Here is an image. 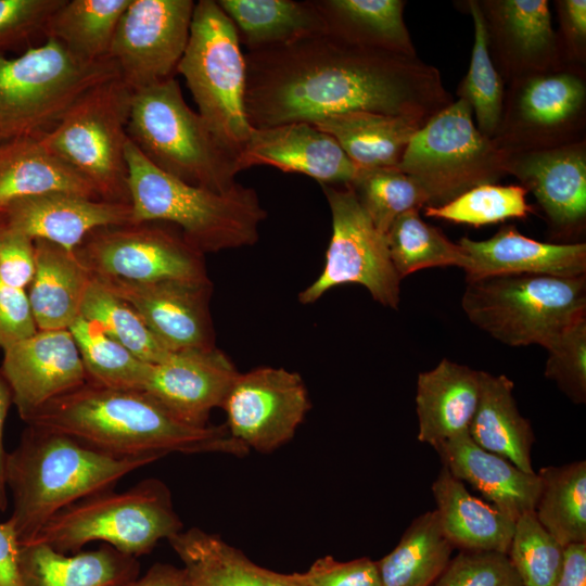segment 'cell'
Returning <instances> with one entry per match:
<instances>
[{
	"mask_svg": "<svg viewBox=\"0 0 586 586\" xmlns=\"http://www.w3.org/2000/svg\"><path fill=\"white\" fill-rule=\"evenodd\" d=\"M244 107L252 128L369 111L425 124L454 100L437 68L327 33L250 51Z\"/></svg>",
	"mask_w": 586,
	"mask_h": 586,
	"instance_id": "6da1fadb",
	"label": "cell"
},
{
	"mask_svg": "<svg viewBox=\"0 0 586 586\" xmlns=\"http://www.w3.org/2000/svg\"><path fill=\"white\" fill-rule=\"evenodd\" d=\"M26 423L66 434L116 457L163 458L170 453L242 457L249 453L226 424L191 425L144 391L89 381L47 403Z\"/></svg>",
	"mask_w": 586,
	"mask_h": 586,
	"instance_id": "7a4b0ae2",
	"label": "cell"
},
{
	"mask_svg": "<svg viewBox=\"0 0 586 586\" xmlns=\"http://www.w3.org/2000/svg\"><path fill=\"white\" fill-rule=\"evenodd\" d=\"M158 456L116 457L52 430L27 424L7 453L4 480L20 544L29 542L62 509L115 484Z\"/></svg>",
	"mask_w": 586,
	"mask_h": 586,
	"instance_id": "3957f363",
	"label": "cell"
},
{
	"mask_svg": "<svg viewBox=\"0 0 586 586\" xmlns=\"http://www.w3.org/2000/svg\"><path fill=\"white\" fill-rule=\"evenodd\" d=\"M125 156L132 224H175L203 255L257 242L267 212L253 188L216 193L190 186L153 166L129 139Z\"/></svg>",
	"mask_w": 586,
	"mask_h": 586,
	"instance_id": "277c9868",
	"label": "cell"
},
{
	"mask_svg": "<svg viewBox=\"0 0 586 586\" xmlns=\"http://www.w3.org/2000/svg\"><path fill=\"white\" fill-rule=\"evenodd\" d=\"M127 136L156 168L216 193L232 190L239 155L186 103L174 78L133 90Z\"/></svg>",
	"mask_w": 586,
	"mask_h": 586,
	"instance_id": "5b68a950",
	"label": "cell"
},
{
	"mask_svg": "<svg viewBox=\"0 0 586 586\" xmlns=\"http://www.w3.org/2000/svg\"><path fill=\"white\" fill-rule=\"evenodd\" d=\"M468 319L509 346L545 349L586 318V276H500L467 280Z\"/></svg>",
	"mask_w": 586,
	"mask_h": 586,
	"instance_id": "8992f818",
	"label": "cell"
},
{
	"mask_svg": "<svg viewBox=\"0 0 586 586\" xmlns=\"http://www.w3.org/2000/svg\"><path fill=\"white\" fill-rule=\"evenodd\" d=\"M182 530L169 488L160 479L148 477L123 492L105 491L67 506L27 543L74 553L88 543L104 542L136 558Z\"/></svg>",
	"mask_w": 586,
	"mask_h": 586,
	"instance_id": "52a82bcc",
	"label": "cell"
},
{
	"mask_svg": "<svg viewBox=\"0 0 586 586\" xmlns=\"http://www.w3.org/2000/svg\"><path fill=\"white\" fill-rule=\"evenodd\" d=\"M117 76L110 58L84 62L49 38L20 56L0 54V142L39 137L87 90Z\"/></svg>",
	"mask_w": 586,
	"mask_h": 586,
	"instance_id": "ba28073f",
	"label": "cell"
},
{
	"mask_svg": "<svg viewBox=\"0 0 586 586\" xmlns=\"http://www.w3.org/2000/svg\"><path fill=\"white\" fill-rule=\"evenodd\" d=\"M132 93L119 76L100 82L38 137L103 201L130 204L125 153Z\"/></svg>",
	"mask_w": 586,
	"mask_h": 586,
	"instance_id": "9c48e42d",
	"label": "cell"
},
{
	"mask_svg": "<svg viewBox=\"0 0 586 586\" xmlns=\"http://www.w3.org/2000/svg\"><path fill=\"white\" fill-rule=\"evenodd\" d=\"M177 73L212 132L238 155L252 131L244 107L245 59L234 24L215 0L195 3Z\"/></svg>",
	"mask_w": 586,
	"mask_h": 586,
	"instance_id": "30bf717a",
	"label": "cell"
},
{
	"mask_svg": "<svg viewBox=\"0 0 586 586\" xmlns=\"http://www.w3.org/2000/svg\"><path fill=\"white\" fill-rule=\"evenodd\" d=\"M472 114L467 101H453L416 131L397 165L426 192L428 206L506 175V153L477 130Z\"/></svg>",
	"mask_w": 586,
	"mask_h": 586,
	"instance_id": "8fae6325",
	"label": "cell"
},
{
	"mask_svg": "<svg viewBox=\"0 0 586 586\" xmlns=\"http://www.w3.org/2000/svg\"><path fill=\"white\" fill-rule=\"evenodd\" d=\"M508 84L501 122L493 138L506 154L584 140L586 81L582 67L565 66Z\"/></svg>",
	"mask_w": 586,
	"mask_h": 586,
	"instance_id": "7c38bea8",
	"label": "cell"
},
{
	"mask_svg": "<svg viewBox=\"0 0 586 586\" xmlns=\"http://www.w3.org/2000/svg\"><path fill=\"white\" fill-rule=\"evenodd\" d=\"M332 216V234L320 276L300 293L302 304H311L330 289L360 284L374 301L397 309L400 277L390 257L385 234L361 207L349 186L321 184Z\"/></svg>",
	"mask_w": 586,
	"mask_h": 586,
	"instance_id": "4fadbf2b",
	"label": "cell"
},
{
	"mask_svg": "<svg viewBox=\"0 0 586 586\" xmlns=\"http://www.w3.org/2000/svg\"><path fill=\"white\" fill-rule=\"evenodd\" d=\"M73 253L92 277L136 283L209 281L202 253L181 233L150 222L98 228Z\"/></svg>",
	"mask_w": 586,
	"mask_h": 586,
	"instance_id": "5bb4252c",
	"label": "cell"
},
{
	"mask_svg": "<svg viewBox=\"0 0 586 586\" xmlns=\"http://www.w3.org/2000/svg\"><path fill=\"white\" fill-rule=\"evenodd\" d=\"M194 7L192 0H130L109 58L132 90L174 78L189 41Z\"/></svg>",
	"mask_w": 586,
	"mask_h": 586,
	"instance_id": "9a60e30c",
	"label": "cell"
},
{
	"mask_svg": "<svg viewBox=\"0 0 586 586\" xmlns=\"http://www.w3.org/2000/svg\"><path fill=\"white\" fill-rule=\"evenodd\" d=\"M221 408L231 436L249 450L271 453L294 436L310 402L298 373L260 367L238 373Z\"/></svg>",
	"mask_w": 586,
	"mask_h": 586,
	"instance_id": "2e32d148",
	"label": "cell"
},
{
	"mask_svg": "<svg viewBox=\"0 0 586 586\" xmlns=\"http://www.w3.org/2000/svg\"><path fill=\"white\" fill-rule=\"evenodd\" d=\"M479 4L489 54L501 78L509 82L570 66L552 29L548 1L487 0Z\"/></svg>",
	"mask_w": 586,
	"mask_h": 586,
	"instance_id": "e0dca14e",
	"label": "cell"
},
{
	"mask_svg": "<svg viewBox=\"0 0 586 586\" xmlns=\"http://www.w3.org/2000/svg\"><path fill=\"white\" fill-rule=\"evenodd\" d=\"M98 279L128 303L170 352L215 347L208 310L211 281L162 280L136 283Z\"/></svg>",
	"mask_w": 586,
	"mask_h": 586,
	"instance_id": "ac0fdd59",
	"label": "cell"
},
{
	"mask_svg": "<svg viewBox=\"0 0 586 586\" xmlns=\"http://www.w3.org/2000/svg\"><path fill=\"white\" fill-rule=\"evenodd\" d=\"M3 352L0 371L25 422L50 400L88 381L78 347L66 329L38 330Z\"/></svg>",
	"mask_w": 586,
	"mask_h": 586,
	"instance_id": "d6986e66",
	"label": "cell"
},
{
	"mask_svg": "<svg viewBox=\"0 0 586 586\" xmlns=\"http://www.w3.org/2000/svg\"><path fill=\"white\" fill-rule=\"evenodd\" d=\"M506 175L531 191L560 235L579 233L586 220L585 140L506 154Z\"/></svg>",
	"mask_w": 586,
	"mask_h": 586,
	"instance_id": "ffe728a7",
	"label": "cell"
},
{
	"mask_svg": "<svg viewBox=\"0 0 586 586\" xmlns=\"http://www.w3.org/2000/svg\"><path fill=\"white\" fill-rule=\"evenodd\" d=\"M238 373L216 347L173 352L151 365L143 391L183 422L206 426L212 409L221 407Z\"/></svg>",
	"mask_w": 586,
	"mask_h": 586,
	"instance_id": "44dd1931",
	"label": "cell"
},
{
	"mask_svg": "<svg viewBox=\"0 0 586 586\" xmlns=\"http://www.w3.org/2000/svg\"><path fill=\"white\" fill-rule=\"evenodd\" d=\"M257 165L303 174L329 186H348L359 171L336 140L310 123L253 128L239 154V168Z\"/></svg>",
	"mask_w": 586,
	"mask_h": 586,
	"instance_id": "7402d4cb",
	"label": "cell"
},
{
	"mask_svg": "<svg viewBox=\"0 0 586 586\" xmlns=\"http://www.w3.org/2000/svg\"><path fill=\"white\" fill-rule=\"evenodd\" d=\"M5 228L73 252L93 230L132 224L129 203L51 192L20 199L1 214Z\"/></svg>",
	"mask_w": 586,
	"mask_h": 586,
	"instance_id": "603a6c76",
	"label": "cell"
},
{
	"mask_svg": "<svg viewBox=\"0 0 586 586\" xmlns=\"http://www.w3.org/2000/svg\"><path fill=\"white\" fill-rule=\"evenodd\" d=\"M462 269L467 280L488 277L539 275L579 277L586 273L585 243H546L504 226L486 240L461 238Z\"/></svg>",
	"mask_w": 586,
	"mask_h": 586,
	"instance_id": "cb8c5ba5",
	"label": "cell"
},
{
	"mask_svg": "<svg viewBox=\"0 0 586 586\" xmlns=\"http://www.w3.org/2000/svg\"><path fill=\"white\" fill-rule=\"evenodd\" d=\"M482 377L483 371L446 358L419 373L415 400L421 443L436 448L468 433L480 400Z\"/></svg>",
	"mask_w": 586,
	"mask_h": 586,
	"instance_id": "d4e9b609",
	"label": "cell"
},
{
	"mask_svg": "<svg viewBox=\"0 0 586 586\" xmlns=\"http://www.w3.org/2000/svg\"><path fill=\"white\" fill-rule=\"evenodd\" d=\"M435 449L443 466L455 477L469 483L514 522L522 514L534 512L540 491V477L536 472H524L507 459L481 448L469 433Z\"/></svg>",
	"mask_w": 586,
	"mask_h": 586,
	"instance_id": "484cf974",
	"label": "cell"
},
{
	"mask_svg": "<svg viewBox=\"0 0 586 586\" xmlns=\"http://www.w3.org/2000/svg\"><path fill=\"white\" fill-rule=\"evenodd\" d=\"M167 540L183 564L187 586H306L298 573L264 569L199 527L182 530Z\"/></svg>",
	"mask_w": 586,
	"mask_h": 586,
	"instance_id": "4316f807",
	"label": "cell"
},
{
	"mask_svg": "<svg viewBox=\"0 0 586 586\" xmlns=\"http://www.w3.org/2000/svg\"><path fill=\"white\" fill-rule=\"evenodd\" d=\"M137 571L135 557L109 545L73 555L40 543L20 548L24 586H119L136 578Z\"/></svg>",
	"mask_w": 586,
	"mask_h": 586,
	"instance_id": "83f0119b",
	"label": "cell"
},
{
	"mask_svg": "<svg viewBox=\"0 0 586 586\" xmlns=\"http://www.w3.org/2000/svg\"><path fill=\"white\" fill-rule=\"evenodd\" d=\"M432 494L442 532L454 548L507 553L514 521L473 496L445 466L432 484Z\"/></svg>",
	"mask_w": 586,
	"mask_h": 586,
	"instance_id": "f1b7e54d",
	"label": "cell"
},
{
	"mask_svg": "<svg viewBox=\"0 0 586 586\" xmlns=\"http://www.w3.org/2000/svg\"><path fill=\"white\" fill-rule=\"evenodd\" d=\"M35 275L28 300L38 330H68L80 316L91 275L73 252L34 240Z\"/></svg>",
	"mask_w": 586,
	"mask_h": 586,
	"instance_id": "f546056e",
	"label": "cell"
},
{
	"mask_svg": "<svg viewBox=\"0 0 586 586\" xmlns=\"http://www.w3.org/2000/svg\"><path fill=\"white\" fill-rule=\"evenodd\" d=\"M51 192L100 200L38 137L0 142V214L14 201Z\"/></svg>",
	"mask_w": 586,
	"mask_h": 586,
	"instance_id": "4dcf8cb0",
	"label": "cell"
},
{
	"mask_svg": "<svg viewBox=\"0 0 586 586\" xmlns=\"http://www.w3.org/2000/svg\"><path fill=\"white\" fill-rule=\"evenodd\" d=\"M336 140L359 169L397 167L419 120L369 111H352L315 122Z\"/></svg>",
	"mask_w": 586,
	"mask_h": 586,
	"instance_id": "1f68e13d",
	"label": "cell"
},
{
	"mask_svg": "<svg viewBox=\"0 0 586 586\" xmlns=\"http://www.w3.org/2000/svg\"><path fill=\"white\" fill-rule=\"evenodd\" d=\"M513 382L505 374L483 371L480 400L468 433L481 448L496 454L520 470L534 473V434L513 396Z\"/></svg>",
	"mask_w": 586,
	"mask_h": 586,
	"instance_id": "d6a6232c",
	"label": "cell"
},
{
	"mask_svg": "<svg viewBox=\"0 0 586 586\" xmlns=\"http://www.w3.org/2000/svg\"><path fill=\"white\" fill-rule=\"evenodd\" d=\"M324 33L348 43L417 55L404 22L403 0H313Z\"/></svg>",
	"mask_w": 586,
	"mask_h": 586,
	"instance_id": "836d02e7",
	"label": "cell"
},
{
	"mask_svg": "<svg viewBox=\"0 0 586 586\" xmlns=\"http://www.w3.org/2000/svg\"><path fill=\"white\" fill-rule=\"evenodd\" d=\"M250 51L288 44L324 33L313 0H218Z\"/></svg>",
	"mask_w": 586,
	"mask_h": 586,
	"instance_id": "e575fe53",
	"label": "cell"
},
{
	"mask_svg": "<svg viewBox=\"0 0 586 586\" xmlns=\"http://www.w3.org/2000/svg\"><path fill=\"white\" fill-rule=\"evenodd\" d=\"M453 549L437 512L422 513L396 547L377 561L381 586H432L450 561Z\"/></svg>",
	"mask_w": 586,
	"mask_h": 586,
	"instance_id": "d590c367",
	"label": "cell"
},
{
	"mask_svg": "<svg viewBox=\"0 0 586 586\" xmlns=\"http://www.w3.org/2000/svg\"><path fill=\"white\" fill-rule=\"evenodd\" d=\"M130 0H64L42 34L84 62L109 59L117 23Z\"/></svg>",
	"mask_w": 586,
	"mask_h": 586,
	"instance_id": "8d00e7d4",
	"label": "cell"
},
{
	"mask_svg": "<svg viewBox=\"0 0 586 586\" xmlns=\"http://www.w3.org/2000/svg\"><path fill=\"white\" fill-rule=\"evenodd\" d=\"M537 474V521L563 547L586 543V461L544 467Z\"/></svg>",
	"mask_w": 586,
	"mask_h": 586,
	"instance_id": "74e56055",
	"label": "cell"
},
{
	"mask_svg": "<svg viewBox=\"0 0 586 586\" xmlns=\"http://www.w3.org/2000/svg\"><path fill=\"white\" fill-rule=\"evenodd\" d=\"M80 316L95 323L142 361L158 364L173 353L154 336L128 303L95 277H91L87 288Z\"/></svg>",
	"mask_w": 586,
	"mask_h": 586,
	"instance_id": "f35d334b",
	"label": "cell"
},
{
	"mask_svg": "<svg viewBox=\"0 0 586 586\" xmlns=\"http://www.w3.org/2000/svg\"><path fill=\"white\" fill-rule=\"evenodd\" d=\"M385 238L391 260L400 279L426 268L464 266L466 256L459 244L425 222L417 209L398 216Z\"/></svg>",
	"mask_w": 586,
	"mask_h": 586,
	"instance_id": "ab89813d",
	"label": "cell"
},
{
	"mask_svg": "<svg viewBox=\"0 0 586 586\" xmlns=\"http://www.w3.org/2000/svg\"><path fill=\"white\" fill-rule=\"evenodd\" d=\"M68 331L78 347L89 382L112 388L144 390L152 364L136 357L81 316Z\"/></svg>",
	"mask_w": 586,
	"mask_h": 586,
	"instance_id": "60d3db41",
	"label": "cell"
},
{
	"mask_svg": "<svg viewBox=\"0 0 586 586\" xmlns=\"http://www.w3.org/2000/svg\"><path fill=\"white\" fill-rule=\"evenodd\" d=\"M474 25V43L466 77L460 82L457 94L469 103L474 112L477 130L493 139L499 128L505 89L504 80L489 54L488 39L479 1H467Z\"/></svg>",
	"mask_w": 586,
	"mask_h": 586,
	"instance_id": "b9f144b4",
	"label": "cell"
},
{
	"mask_svg": "<svg viewBox=\"0 0 586 586\" xmlns=\"http://www.w3.org/2000/svg\"><path fill=\"white\" fill-rule=\"evenodd\" d=\"M348 186L383 234L402 214L429 205L423 188L397 167L359 169Z\"/></svg>",
	"mask_w": 586,
	"mask_h": 586,
	"instance_id": "7bdbcfd3",
	"label": "cell"
},
{
	"mask_svg": "<svg viewBox=\"0 0 586 586\" xmlns=\"http://www.w3.org/2000/svg\"><path fill=\"white\" fill-rule=\"evenodd\" d=\"M526 194L522 186L480 184L443 205L424 206V215L473 227L523 219L533 212Z\"/></svg>",
	"mask_w": 586,
	"mask_h": 586,
	"instance_id": "ee69618b",
	"label": "cell"
},
{
	"mask_svg": "<svg viewBox=\"0 0 586 586\" xmlns=\"http://www.w3.org/2000/svg\"><path fill=\"white\" fill-rule=\"evenodd\" d=\"M563 546L526 512L514 522L507 556L523 586H555L560 573Z\"/></svg>",
	"mask_w": 586,
	"mask_h": 586,
	"instance_id": "f6af8a7d",
	"label": "cell"
},
{
	"mask_svg": "<svg viewBox=\"0 0 586 586\" xmlns=\"http://www.w3.org/2000/svg\"><path fill=\"white\" fill-rule=\"evenodd\" d=\"M545 375L576 404L586 400V318L571 326L548 348Z\"/></svg>",
	"mask_w": 586,
	"mask_h": 586,
	"instance_id": "bcb514c9",
	"label": "cell"
},
{
	"mask_svg": "<svg viewBox=\"0 0 586 586\" xmlns=\"http://www.w3.org/2000/svg\"><path fill=\"white\" fill-rule=\"evenodd\" d=\"M432 586H523L507 553L461 550Z\"/></svg>",
	"mask_w": 586,
	"mask_h": 586,
	"instance_id": "7dc6e473",
	"label": "cell"
},
{
	"mask_svg": "<svg viewBox=\"0 0 586 586\" xmlns=\"http://www.w3.org/2000/svg\"><path fill=\"white\" fill-rule=\"evenodd\" d=\"M63 1L0 0V52L42 33L47 21Z\"/></svg>",
	"mask_w": 586,
	"mask_h": 586,
	"instance_id": "c3c4849f",
	"label": "cell"
},
{
	"mask_svg": "<svg viewBox=\"0 0 586 586\" xmlns=\"http://www.w3.org/2000/svg\"><path fill=\"white\" fill-rule=\"evenodd\" d=\"M298 574L306 586H381L377 562L366 557L342 562L326 556Z\"/></svg>",
	"mask_w": 586,
	"mask_h": 586,
	"instance_id": "681fc988",
	"label": "cell"
},
{
	"mask_svg": "<svg viewBox=\"0 0 586 586\" xmlns=\"http://www.w3.org/2000/svg\"><path fill=\"white\" fill-rule=\"evenodd\" d=\"M35 275L34 240L0 226V279L14 288L24 289Z\"/></svg>",
	"mask_w": 586,
	"mask_h": 586,
	"instance_id": "f907efd6",
	"label": "cell"
},
{
	"mask_svg": "<svg viewBox=\"0 0 586 586\" xmlns=\"http://www.w3.org/2000/svg\"><path fill=\"white\" fill-rule=\"evenodd\" d=\"M37 331L25 290L11 286L0 279V348L4 349Z\"/></svg>",
	"mask_w": 586,
	"mask_h": 586,
	"instance_id": "816d5d0a",
	"label": "cell"
},
{
	"mask_svg": "<svg viewBox=\"0 0 586 586\" xmlns=\"http://www.w3.org/2000/svg\"><path fill=\"white\" fill-rule=\"evenodd\" d=\"M560 33L557 34L568 65L582 67L586 55V1H557Z\"/></svg>",
	"mask_w": 586,
	"mask_h": 586,
	"instance_id": "f5cc1de1",
	"label": "cell"
},
{
	"mask_svg": "<svg viewBox=\"0 0 586 586\" xmlns=\"http://www.w3.org/2000/svg\"><path fill=\"white\" fill-rule=\"evenodd\" d=\"M21 544L12 522H0V586H24L20 572Z\"/></svg>",
	"mask_w": 586,
	"mask_h": 586,
	"instance_id": "db71d44e",
	"label": "cell"
},
{
	"mask_svg": "<svg viewBox=\"0 0 586 586\" xmlns=\"http://www.w3.org/2000/svg\"><path fill=\"white\" fill-rule=\"evenodd\" d=\"M555 586H586V543L564 546L562 564Z\"/></svg>",
	"mask_w": 586,
	"mask_h": 586,
	"instance_id": "11a10c76",
	"label": "cell"
},
{
	"mask_svg": "<svg viewBox=\"0 0 586 586\" xmlns=\"http://www.w3.org/2000/svg\"><path fill=\"white\" fill-rule=\"evenodd\" d=\"M119 586H187L182 569L170 564L156 563L140 578H133Z\"/></svg>",
	"mask_w": 586,
	"mask_h": 586,
	"instance_id": "9f6ffc18",
	"label": "cell"
},
{
	"mask_svg": "<svg viewBox=\"0 0 586 586\" xmlns=\"http://www.w3.org/2000/svg\"><path fill=\"white\" fill-rule=\"evenodd\" d=\"M13 404L11 388L0 371V499L8 505V491L4 480V462L7 453L3 446L4 422L10 406Z\"/></svg>",
	"mask_w": 586,
	"mask_h": 586,
	"instance_id": "6f0895ef",
	"label": "cell"
},
{
	"mask_svg": "<svg viewBox=\"0 0 586 586\" xmlns=\"http://www.w3.org/2000/svg\"><path fill=\"white\" fill-rule=\"evenodd\" d=\"M7 505L0 499V511L5 510Z\"/></svg>",
	"mask_w": 586,
	"mask_h": 586,
	"instance_id": "680465c9",
	"label": "cell"
},
{
	"mask_svg": "<svg viewBox=\"0 0 586 586\" xmlns=\"http://www.w3.org/2000/svg\"><path fill=\"white\" fill-rule=\"evenodd\" d=\"M2 225V218H1V215H0V226Z\"/></svg>",
	"mask_w": 586,
	"mask_h": 586,
	"instance_id": "91938a15",
	"label": "cell"
}]
</instances>
